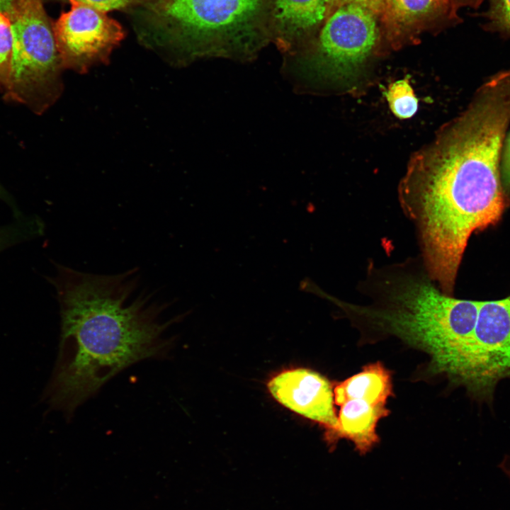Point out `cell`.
Here are the masks:
<instances>
[{
    "instance_id": "obj_4",
    "label": "cell",
    "mask_w": 510,
    "mask_h": 510,
    "mask_svg": "<svg viewBox=\"0 0 510 510\" xmlns=\"http://www.w3.org/2000/svg\"><path fill=\"white\" fill-rule=\"evenodd\" d=\"M431 280L405 277L389 283L381 306L338 305L424 351L434 370L450 378L466 361L480 301L455 298Z\"/></svg>"
},
{
    "instance_id": "obj_13",
    "label": "cell",
    "mask_w": 510,
    "mask_h": 510,
    "mask_svg": "<svg viewBox=\"0 0 510 510\" xmlns=\"http://www.w3.org/2000/svg\"><path fill=\"white\" fill-rule=\"evenodd\" d=\"M333 392L338 406L351 398L386 404L392 392L391 374L380 362L368 364L358 373L337 384Z\"/></svg>"
},
{
    "instance_id": "obj_17",
    "label": "cell",
    "mask_w": 510,
    "mask_h": 510,
    "mask_svg": "<svg viewBox=\"0 0 510 510\" xmlns=\"http://www.w3.org/2000/svg\"><path fill=\"white\" fill-rule=\"evenodd\" d=\"M13 32L10 18L0 12V92L5 91L11 72L13 56Z\"/></svg>"
},
{
    "instance_id": "obj_22",
    "label": "cell",
    "mask_w": 510,
    "mask_h": 510,
    "mask_svg": "<svg viewBox=\"0 0 510 510\" xmlns=\"http://www.w3.org/2000/svg\"><path fill=\"white\" fill-rule=\"evenodd\" d=\"M15 0H0V12L7 14L8 16L11 14Z\"/></svg>"
},
{
    "instance_id": "obj_15",
    "label": "cell",
    "mask_w": 510,
    "mask_h": 510,
    "mask_svg": "<svg viewBox=\"0 0 510 510\" xmlns=\"http://www.w3.org/2000/svg\"><path fill=\"white\" fill-rule=\"evenodd\" d=\"M42 225L35 217H21L14 222L0 227V252L16 244L40 234Z\"/></svg>"
},
{
    "instance_id": "obj_2",
    "label": "cell",
    "mask_w": 510,
    "mask_h": 510,
    "mask_svg": "<svg viewBox=\"0 0 510 510\" xmlns=\"http://www.w3.org/2000/svg\"><path fill=\"white\" fill-rule=\"evenodd\" d=\"M60 306L61 336L46 397L69 418L104 384L145 359H164L175 320L167 305L140 288L135 270L95 274L57 264L49 278Z\"/></svg>"
},
{
    "instance_id": "obj_23",
    "label": "cell",
    "mask_w": 510,
    "mask_h": 510,
    "mask_svg": "<svg viewBox=\"0 0 510 510\" xmlns=\"http://www.w3.org/2000/svg\"><path fill=\"white\" fill-rule=\"evenodd\" d=\"M483 0H457L458 6H468L473 8H477L482 4Z\"/></svg>"
},
{
    "instance_id": "obj_6",
    "label": "cell",
    "mask_w": 510,
    "mask_h": 510,
    "mask_svg": "<svg viewBox=\"0 0 510 510\" xmlns=\"http://www.w3.org/2000/svg\"><path fill=\"white\" fill-rule=\"evenodd\" d=\"M13 56L5 101L42 115L61 96L62 67L42 0H15L9 15Z\"/></svg>"
},
{
    "instance_id": "obj_18",
    "label": "cell",
    "mask_w": 510,
    "mask_h": 510,
    "mask_svg": "<svg viewBox=\"0 0 510 510\" xmlns=\"http://www.w3.org/2000/svg\"><path fill=\"white\" fill-rule=\"evenodd\" d=\"M350 3L358 4L369 8L378 18L382 11L383 0H327L326 18L339 7Z\"/></svg>"
},
{
    "instance_id": "obj_14",
    "label": "cell",
    "mask_w": 510,
    "mask_h": 510,
    "mask_svg": "<svg viewBox=\"0 0 510 510\" xmlns=\"http://www.w3.org/2000/svg\"><path fill=\"white\" fill-rule=\"evenodd\" d=\"M384 96L392 113L400 119L410 118L417 111L418 99L408 77L390 84Z\"/></svg>"
},
{
    "instance_id": "obj_5",
    "label": "cell",
    "mask_w": 510,
    "mask_h": 510,
    "mask_svg": "<svg viewBox=\"0 0 510 510\" xmlns=\"http://www.w3.org/2000/svg\"><path fill=\"white\" fill-rule=\"evenodd\" d=\"M379 18L358 4H344L324 20L314 42L286 56L282 74L299 94L351 81L374 50Z\"/></svg>"
},
{
    "instance_id": "obj_11",
    "label": "cell",
    "mask_w": 510,
    "mask_h": 510,
    "mask_svg": "<svg viewBox=\"0 0 510 510\" xmlns=\"http://www.w3.org/2000/svg\"><path fill=\"white\" fill-rule=\"evenodd\" d=\"M326 11L327 0H271L272 41L287 56L301 52Z\"/></svg>"
},
{
    "instance_id": "obj_1",
    "label": "cell",
    "mask_w": 510,
    "mask_h": 510,
    "mask_svg": "<svg viewBox=\"0 0 510 510\" xmlns=\"http://www.w3.org/2000/svg\"><path fill=\"white\" fill-rule=\"evenodd\" d=\"M510 123V69L494 74L468 107L410 159L399 187L419 232L441 248L461 250L497 224L508 205L501 155Z\"/></svg>"
},
{
    "instance_id": "obj_19",
    "label": "cell",
    "mask_w": 510,
    "mask_h": 510,
    "mask_svg": "<svg viewBox=\"0 0 510 510\" xmlns=\"http://www.w3.org/2000/svg\"><path fill=\"white\" fill-rule=\"evenodd\" d=\"M501 177L504 188L508 196L510 194V132L506 135L501 155Z\"/></svg>"
},
{
    "instance_id": "obj_12",
    "label": "cell",
    "mask_w": 510,
    "mask_h": 510,
    "mask_svg": "<svg viewBox=\"0 0 510 510\" xmlns=\"http://www.w3.org/2000/svg\"><path fill=\"white\" fill-rule=\"evenodd\" d=\"M385 405L360 398L342 402L339 405L337 426L329 444L334 447L339 439L345 438L353 442L359 453H368L379 441L376 434L378 422L390 413Z\"/></svg>"
},
{
    "instance_id": "obj_16",
    "label": "cell",
    "mask_w": 510,
    "mask_h": 510,
    "mask_svg": "<svg viewBox=\"0 0 510 510\" xmlns=\"http://www.w3.org/2000/svg\"><path fill=\"white\" fill-rule=\"evenodd\" d=\"M482 16L483 29L503 38L510 37V0H489V6Z\"/></svg>"
},
{
    "instance_id": "obj_10",
    "label": "cell",
    "mask_w": 510,
    "mask_h": 510,
    "mask_svg": "<svg viewBox=\"0 0 510 510\" xmlns=\"http://www.w3.org/2000/svg\"><path fill=\"white\" fill-rule=\"evenodd\" d=\"M458 7L457 0H383L379 21L386 40L397 49L436 23L455 19Z\"/></svg>"
},
{
    "instance_id": "obj_20",
    "label": "cell",
    "mask_w": 510,
    "mask_h": 510,
    "mask_svg": "<svg viewBox=\"0 0 510 510\" xmlns=\"http://www.w3.org/2000/svg\"><path fill=\"white\" fill-rule=\"evenodd\" d=\"M102 11L121 9L130 6L136 0H75Z\"/></svg>"
},
{
    "instance_id": "obj_3",
    "label": "cell",
    "mask_w": 510,
    "mask_h": 510,
    "mask_svg": "<svg viewBox=\"0 0 510 510\" xmlns=\"http://www.w3.org/2000/svg\"><path fill=\"white\" fill-rule=\"evenodd\" d=\"M142 40L171 63L250 61L272 41L271 0H147Z\"/></svg>"
},
{
    "instance_id": "obj_9",
    "label": "cell",
    "mask_w": 510,
    "mask_h": 510,
    "mask_svg": "<svg viewBox=\"0 0 510 510\" xmlns=\"http://www.w3.org/2000/svg\"><path fill=\"white\" fill-rule=\"evenodd\" d=\"M268 388L280 404L323 426L329 442L338 417L332 387L326 378L305 368L286 370L273 377Z\"/></svg>"
},
{
    "instance_id": "obj_21",
    "label": "cell",
    "mask_w": 510,
    "mask_h": 510,
    "mask_svg": "<svg viewBox=\"0 0 510 510\" xmlns=\"http://www.w3.org/2000/svg\"><path fill=\"white\" fill-rule=\"evenodd\" d=\"M0 199L6 202L8 205H9L11 208H13L14 212L16 214L18 213V210H16V207L15 205V203L11 198V196L8 194V193L4 189V188L0 184Z\"/></svg>"
},
{
    "instance_id": "obj_8",
    "label": "cell",
    "mask_w": 510,
    "mask_h": 510,
    "mask_svg": "<svg viewBox=\"0 0 510 510\" xmlns=\"http://www.w3.org/2000/svg\"><path fill=\"white\" fill-rule=\"evenodd\" d=\"M71 8L53 24L56 46L64 69L79 74L108 62L123 39L120 25L105 11L69 0Z\"/></svg>"
},
{
    "instance_id": "obj_7",
    "label": "cell",
    "mask_w": 510,
    "mask_h": 510,
    "mask_svg": "<svg viewBox=\"0 0 510 510\" xmlns=\"http://www.w3.org/2000/svg\"><path fill=\"white\" fill-rule=\"evenodd\" d=\"M510 380V295L480 301L470 345L466 390L479 402L490 404L498 382Z\"/></svg>"
}]
</instances>
